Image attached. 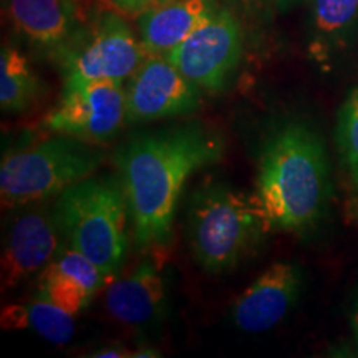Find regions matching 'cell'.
<instances>
[{
	"label": "cell",
	"instance_id": "e0dca14e",
	"mask_svg": "<svg viewBox=\"0 0 358 358\" xmlns=\"http://www.w3.org/2000/svg\"><path fill=\"white\" fill-rule=\"evenodd\" d=\"M335 141L345 176V216L358 226V87L340 106Z\"/></svg>",
	"mask_w": 358,
	"mask_h": 358
},
{
	"label": "cell",
	"instance_id": "8fae6325",
	"mask_svg": "<svg viewBox=\"0 0 358 358\" xmlns=\"http://www.w3.org/2000/svg\"><path fill=\"white\" fill-rule=\"evenodd\" d=\"M301 289V268L290 262L272 264L237 295L231 319L243 332L259 334L274 329L297 302Z\"/></svg>",
	"mask_w": 358,
	"mask_h": 358
},
{
	"label": "cell",
	"instance_id": "44dd1931",
	"mask_svg": "<svg viewBox=\"0 0 358 358\" xmlns=\"http://www.w3.org/2000/svg\"><path fill=\"white\" fill-rule=\"evenodd\" d=\"M113 6L123 13H133V15H140L146 8L156 6V3L163 2V0H110Z\"/></svg>",
	"mask_w": 358,
	"mask_h": 358
},
{
	"label": "cell",
	"instance_id": "ba28073f",
	"mask_svg": "<svg viewBox=\"0 0 358 358\" xmlns=\"http://www.w3.org/2000/svg\"><path fill=\"white\" fill-rule=\"evenodd\" d=\"M124 123L127 90L111 80L64 87L60 101L45 118L48 131L95 145L110 141Z\"/></svg>",
	"mask_w": 358,
	"mask_h": 358
},
{
	"label": "cell",
	"instance_id": "ffe728a7",
	"mask_svg": "<svg viewBox=\"0 0 358 358\" xmlns=\"http://www.w3.org/2000/svg\"><path fill=\"white\" fill-rule=\"evenodd\" d=\"M55 266L58 271H62L64 274L70 275L71 279L77 280L82 287L88 290L90 294L95 297V295L103 289V285L108 284L111 277H108L95 262L90 261L87 256H83L82 252L75 250L73 248L69 249H60V252L57 254V257L50 262Z\"/></svg>",
	"mask_w": 358,
	"mask_h": 358
},
{
	"label": "cell",
	"instance_id": "3957f363",
	"mask_svg": "<svg viewBox=\"0 0 358 358\" xmlns=\"http://www.w3.org/2000/svg\"><path fill=\"white\" fill-rule=\"evenodd\" d=\"M272 229L257 196L227 182H206L192 192L186 234L191 254L204 272L224 274L256 250Z\"/></svg>",
	"mask_w": 358,
	"mask_h": 358
},
{
	"label": "cell",
	"instance_id": "4fadbf2b",
	"mask_svg": "<svg viewBox=\"0 0 358 358\" xmlns=\"http://www.w3.org/2000/svg\"><path fill=\"white\" fill-rule=\"evenodd\" d=\"M7 17L35 47L60 53L78 34L80 0H6Z\"/></svg>",
	"mask_w": 358,
	"mask_h": 358
},
{
	"label": "cell",
	"instance_id": "2e32d148",
	"mask_svg": "<svg viewBox=\"0 0 358 358\" xmlns=\"http://www.w3.org/2000/svg\"><path fill=\"white\" fill-rule=\"evenodd\" d=\"M0 325L2 330H32L55 345H65L75 334V315L35 297L30 302L3 307Z\"/></svg>",
	"mask_w": 358,
	"mask_h": 358
},
{
	"label": "cell",
	"instance_id": "7402d4cb",
	"mask_svg": "<svg viewBox=\"0 0 358 358\" xmlns=\"http://www.w3.org/2000/svg\"><path fill=\"white\" fill-rule=\"evenodd\" d=\"M90 357H100V358H123V357H131V353H129L127 348L123 347H118V345H111V347H105V348H100V350H96V353H92Z\"/></svg>",
	"mask_w": 358,
	"mask_h": 358
},
{
	"label": "cell",
	"instance_id": "9c48e42d",
	"mask_svg": "<svg viewBox=\"0 0 358 358\" xmlns=\"http://www.w3.org/2000/svg\"><path fill=\"white\" fill-rule=\"evenodd\" d=\"M201 105V90L166 55H148L127 88V123L192 115Z\"/></svg>",
	"mask_w": 358,
	"mask_h": 358
},
{
	"label": "cell",
	"instance_id": "d6986e66",
	"mask_svg": "<svg viewBox=\"0 0 358 358\" xmlns=\"http://www.w3.org/2000/svg\"><path fill=\"white\" fill-rule=\"evenodd\" d=\"M35 297L64 308L71 315H77L92 302L93 295L82 287L77 280L58 271L53 264H48L38 275Z\"/></svg>",
	"mask_w": 358,
	"mask_h": 358
},
{
	"label": "cell",
	"instance_id": "7c38bea8",
	"mask_svg": "<svg viewBox=\"0 0 358 358\" xmlns=\"http://www.w3.org/2000/svg\"><path fill=\"white\" fill-rule=\"evenodd\" d=\"M155 248L146 250L150 257L138 264L131 272L110 282L105 294L106 310L116 322L140 327L158 319L166 301L163 277V259Z\"/></svg>",
	"mask_w": 358,
	"mask_h": 358
},
{
	"label": "cell",
	"instance_id": "5bb4252c",
	"mask_svg": "<svg viewBox=\"0 0 358 358\" xmlns=\"http://www.w3.org/2000/svg\"><path fill=\"white\" fill-rule=\"evenodd\" d=\"M216 0H163L138 15L148 55H168L217 10Z\"/></svg>",
	"mask_w": 358,
	"mask_h": 358
},
{
	"label": "cell",
	"instance_id": "6da1fadb",
	"mask_svg": "<svg viewBox=\"0 0 358 358\" xmlns=\"http://www.w3.org/2000/svg\"><path fill=\"white\" fill-rule=\"evenodd\" d=\"M224 153L221 133L196 120L136 133L116 150L138 249L166 248L187 179L221 161Z\"/></svg>",
	"mask_w": 358,
	"mask_h": 358
},
{
	"label": "cell",
	"instance_id": "7a4b0ae2",
	"mask_svg": "<svg viewBox=\"0 0 358 358\" xmlns=\"http://www.w3.org/2000/svg\"><path fill=\"white\" fill-rule=\"evenodd\" d=\"M272 232L303 234L317 227L332 196L329 156L320 134L303 122H287L264 143L256 191Z\"/></svg>",
	"mask_w": 358,
	"mask_h": 358
},
{
	"label": "cell",
	"instance_id": "30bf717a",
	"mask_svg": "<svg viewBox=\"0 0 358 358\" xmlns=\"http://www.w3.org/2000/svg\"><path fill=\"white\" fill-rule=\"evenodd\" d=\"M62 237L53 209H29L13 219L2 254V290L42 272L60 252Z\"/></svg>",
	"mask_w": 358,
	"mask_h": 358
},
{
	"label": "cell",
	"instance_id": "52a82bcc",
	"mask_svg": "<svg viewBox=\"0 0 358 358\" xmlns=\"http://www.w3.org/2000/svg\"><path fill=\"white\" fill-rule=\"evenodd\" d=\"M166 57L201 92L219 93L229 85L241 64L243 30L229 10L217 8Z\"/></svg>",
	"mask_w": 358,
	"mask_h": 358
},
{
	"label": "cell",
	"instance_id": "cb8c5ba5",
	"mask_svg": "<svg viewBox=\"0 0 358 358\" xmlns=\"http://www.w3.org/2000/svg\"><path fill=\"white\" fill-rule=\"evenodd\" d=\"M299 2H302V0H274V6L279 12H289L290 8H294Z\"/></svg>",
	"mask_w": 358,
	"mask_h": 358
},
{
	"label": "cell",
	"instance_id": "277c9868",
	"mask_svg": "<svg viewBox=\"0 0 358 358\" xmlns=\"http://www.w3.org/2000/svg\"><path fill=\"white\" fill-rule=\"evenodd\" d=\"M62 236L111 277L128 250V198L122 178L90 176L58 194L53 208Z\"/></svg>",
	"mask_w": 358,
	"mask_h": 358
},
{
	"label": "cell",
	"instance_id": "d4e9b609",
	"mask_svg": "<svg viewBox=\"0 0 358 358\" xmlns=\"http://www.w3.org/2000/svg\"><path fill=\"white\" fill-rule=\"evenodd\" d=\"M231 2H232V0H231Z\"/></svg>",
	"mask_w": 358,
	"mask_h": 358
},
{
	"label": "cell",
	"instance_id": "9a60e30c",
	"mask_svg": "<svg viewBox=\"0 0 358 358\" xmlns=\"http://www.w3.org/2000/svg\"><path fill=\"white\" fill-rule=\"evenodd\" d=\"M358 30V0H310L307 52L329 70L352 47Z\"/></svg>",
	"mask_w": 358,
	"mask_h": 358
},
{
	"label": "cell",
	"instance_id": "5b68a950",
	"mask_svg": "<svg viewBox=\"0 0 358 358\" xmlns=\"http://www.w3.org/2000/svg\"><path fill=\"white\" fill-rule=\"evenodd\" d=\"M105 161L100 145L57 134L27 150L6 155L0 164V196L6 208L58 196L96 173Z\"/></svg>",
	"mask_w": 358,
	"mask_h": 358
},
{
	"label": "cell",
	"instance_id": "603a6c76",
	"mask_svg": "<svg viewBox=\"0 0 358 358\" xmlns=\"http://www.w3.org/2000/svg\"><path fill=\"white\" fill-rule=\"evenodd\" d=\"M350 325H352L353 337H355V345H357V352H358V297H357V301H355V303H353V308H352Z\"/></svg>",
	"mask_w": 358,
	"mask_h": 358
},
{
	"label": "cell",
	"instance_id": "8992f818",
	"mask_svg": "<svg viewBox=\"0 0 358 358\" xmlns=\"http://www.w3.org/2000/svg\"><path fill=\"white\" fill-rule=\"evenodd\" d=\"M64 87L96 80L123 83L131 78L148 53L127 20L116 12H100L85 34H77L60 52Z\"/></svg>",
	"mask_w": 358,
	"mask_h": 358
},
{
	"label": "cell",
	"instance_id": "ac0fdd59",
	"mask_svg": "<svg viewBox=\"0 0 358 358\" xmlns=\"http://www.w3.org/2000/svg\"><path fill=\"white\" fill-rule=\"evenodd\" d=\"M42 83L27 57L10 45L0 53V106L3 113H24L38 98Z\"/></svg>",
	"mask_w": 358,
	"mask_h": 358
}]
</instances>
